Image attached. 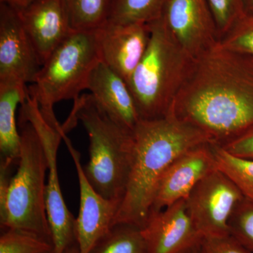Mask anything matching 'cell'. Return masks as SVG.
<instances>
[{"label": "cell", "instance_id": "8992f818", "mask_svg": "<svg viewBox=\"0 0 253 253\" xmlns=\"http://www.w3.org/2000/svg\"><path fill=\"white\" fill-rule=\"evenodd\" d=\"M19 124L21 154L17 170L11 178L6 207L0 214L1 229H22L52 241L45 201L47 159L31 123L19 121Z\"/></svg>", "mask_w": 253, "mask_h": 253}, {"label": "cell", "instance_id": "f546056e", "mask_svg": "<svg viewBox=\"0 0 253 253\" xmlns=\"http://www.w3.org/2000/svg\"><path fill=\"white\" fill-rule=\"evenodd\" d=\"M63 253H80L77 241H75L72 244L70 245Z\"/></svg>", "mask_w": 253, "mask_h": 253}, {"label": "cell", "instance_id": "30bf717a", "mask_svg": "<svg viewBox=\"0 0 253 253\" xmlns=\"http://www.w3.org/2000/svg\"><path fill=\"white\" fill-rule=\"evenodd\" d=\"M162 17L193 59L218 42L217 28L208 0H167Z\"/></svg>", "mask_w": 253, "mask_h": 253}, {"label": "cell", "instance_id": "7c38bea8", "mask_svg": "<svg viewBox=\"0 0 253 253\" xmlns=\"http://www.w3.org/2000/svg\"><path fill=\"white\" fill-rule=\"evenodd\" d=\"M141 231L147 253H188L204 239L190 217L185 199L150 212Z\"/></svg>", "mask_w": 253, "mask_h": 253}, {"label": "cell", "instance_id": "ba28073f", "mask_svg": "<svg viewBox=\"0 0 253 253\" xmlns=\"http://www.w3.org/2000/svg\"><path fill=\"white\" fill-rule=\"evenodd\" d=\"M244 199L234 182L216 169L195 186L185 201L195 226L207 238L229 234L231 214Z\"/></svg>", "mask_w": 253, "mask_h": 253}, {"label": "cell", "instance_id": "5bb4252c", "mask_svg": "<svg viewBox=\"0 0 253 253\" xmlns=\"http://www.w3.org/2000/svg\"><path fill=\"white\" fill-rule=\"evenodd\" d=\"M97 34L101 61L127 84L147 49L149 23L107 21L98 28Z\"/></svg>", "mask_w": 253, "mask_h": 253}, {"label": "cell", "instance_id": "44dd1931", "mask_svg": "<svg viewBox=\"0 0 253 253\" xmlns=\"http://www.w3.org/2000/svg\"><path fill=\"white\" fill-rule=\"evenodd\" d=\"M89 253H147L139 226L117 224Z\"/></svg>", "mask_w": 253, "mask_h": 253}, {"label": "cell", "instance_id": "d6a6232c", "mask_svg": "<svg viewBox=\"0 0 253 253\" xmlns=\"http://www.w3.org/2000/svg\"><path fill=\"white\" fill-rule=\"evenodd\" d=\"M54 253V252H52V253Z\"/></svg>", "mask_w": 253, "mask_h": 253}, {"label": "cell", "instance_id": "2e32d148", "mask_svg": "<svg viewBox=\"0 0 253 253\" xmlns=\"http://www.w3.org/2000/svg\"><path fill=\"white\" fill-rule=\"evenodd\" d=\"M86 89L112 121L134 130L141 119L127 84L121 76L101 61L91 72Z\"/></svg>", "mask_w": 253, "mask_h": 253}, {"label": "cell", "instance_id": "603a6c76", "mask_svg": "<svg viewBox=\"0 0 253 253\" xmlns=\"http://www.w3.org/2000/svg\"><path fill=\"white\" fill-rule=\"evenodd\" d=\"M218 44L231 51L253 56V16H240L227 31L219 38Z\"/></svg>", "mask_w": 253, "mask_h": 253}, {"label": "cell", "instance_id": "9a60e30c", "mask_svg": "<svg viewBox=\"0 0 253 253\" xmlns=\"http://www.w3.org/2000/svg\"><path fill=\"white\" fill-rule=\"evenodd\" d=\"M18 11L42 66L74 31L66 3L64 0H34Z\"/></svg>", "mask_w": 253, "mask_h": 253}, {"label": "cell", "instance_id": "9c48e42d", "mask_svg": "<svg viewBox=\"0 0 253 253\" xmlns=\"http://www.w3.org/2000/svg\"><path fill=\"white\" fill-rule=\"evenodd\" d=\"M77 171L80 208L76 219V236L80 253H89L95 245L116 224L121 201L106 199L91 186L82 166L81 154L75 149L66 133L63 134Z\"/></svg>", "mask_w": 253, "mask_h": 253}, {"label": "cell", "instance_id": "8fae6325", "mask_svg": "<svg viewBox=\"0 0 253 253\" xmlns=\"http://www.w3.org/2000/svg\"><path fill=\"white\" fill-rule=\"evenodd\" d=\"M42 63L23 28L17 8L0 4V81H36Z\"/></svg>", "mask_w": 253, "mask_h": 253}, {"label": "cell", "instance_id": "7a4b0ae2", "mask_svg": "<svg viewBox=\"0 0 253 253\" xmlns=\"http://www.w3.org/2000/svg\"><path fill=\"white\" fill-rule=\"evenodd\" d=\"M172 105L161 117L141 119L132 131V162L116 224L144 225L163 173L186 151L211 143L204 131L178 118Z\"/></svg>", "mask_w": 253, "mask_h": 253}, {"label": "cell", "instance_id": "4dcf8cb0", "mask_svg": "<svg viewBox=\"0 0 253 253\" xmlns=\"http://www.w3.org/2000/svg\"><path fill=\"white\" fill-rule=\"evenodd\" d=\"M199 247L196 248V249L193 250V251H190L189 253H199Z\"/></svg>", "mask_w": 253, "mask_h": 253}, {"label": "cell", "instance_id": "ffe728a7", "mask_svg": "<svg viewBox=\"0 0 253 253\" xmlns=\"http://www.w3.org/2000/svg\"><path fill=\"white\" fill-rule=\"evenodd\" d=\"M167 0H113L109 22L149 23L161 18Z\"/></svg>", "mask_w": 253, "mask_h": 253}, {"label": "cell", "instance_id": "6da1fadb", "mask_svg": "<svg viewBox=\"0 0 253 253\" xmlns=\"http://www.w3.org/2000/svg\"><path fill=\"white\" fill-rule=\"evenodd\" d=\"M172 106L213 144L244 134L253 127V56L217 42L194 59Z\"/></svg>", "mask_w": 253, "mask_h": 253}, {"label": "cell", "instance_id": "d4e9b609", "mask_svg": "<svg viewBox=\"0 0 253 253\" xmlns=\"http://www.w3.org/2000/svg\"><path fill=\"white\" fill-rule=\"evenodd\" d=\"M219 38L244 14L242 0H208ZM219 41V40H218Z\"/></svg>", "mask_w": 253, "mask_h": 253}, {"label": "cell", "instance_id": "4fadbf2b", "mask_svg": "<svg viewBox=\"0 0 253 253\" xmlns=\"http://www.w3.org/2000/svg\"><path fill=\"white\" fill-rule=\"evenodd\" d=\"M216 169L211 143L186 151L168 167L158 181L150 212L186 199L195 186Z\"/></svg>", "mask_w": 253, "mask_h": 253}, {"label": "cell", "instance_id": "1f68e13d", "mask_svg": "<svg viewBox=\"0 0 253 253\" xmlns=\"http://www.w3.org/2000/svg\"><path fill=\"white\" fill-rule=\"evenodd\" d=\"M33 1H34V0H24V6H26V5L30 4V3L32 2ZM24 6H23V7H24Z\"/></svg>", "mask_w": 253, "mask_h": 253}, {"label": "cell", "instance_id": "277c9868", "mask_svg": "<svg viewBox=\"0 0 253 253\" xmlns=\"http://www.w3.org/2000/svg\"><path fill=\"white\" fill-rule=\"evenodd\" d=\"M67 121H81L89 136V160L83 167L88 181L106 199L122 203L132 162V131L112 121L90 94L74 100Z\"/></svg>", "mask_w": 253, "mask_h": 253}, {"label": "cell", "instance_id": "83f0119b", "mask_svg": "<svg viewBox=\"0 0 253 253\" xmlns=\"http://www.w3.org/2000/svg\"><path fill=\"white\" fill-rule=\"evenodd\" d=\"M245 14L253 16V0H242Z\"/></svg>", "mask_w": 253, "mask_h": 253}, {"label": "cell", "instance_id": "e0dca14e", "mask_svg": "<svg viewBox=\"0 0 253 253\" xmlns=\"http://www.w3.org/2000/svg\"><path fill=\"white\" fill-rule=\"evenodd\" d=\"M29 95L26 84L15 81H0V151L1 161L18 166L21 154V134L16 112Z\"/></svg>", "mask_w": 253, "mask_h": 253}, {"label": "cell", "instance_id": "cb8c5ba5", "mask_svg": "<svg viewBox=\"0 0 253 253\" xmlns=\"http://www.w3.org/2000/svg\"><path fill=\"white\" fill-rule=\"evenodd\" d=\"M229 235L253 253V202L244 199L238 204L229 221Z\"/></svg>", "mask_w": 253, "mask_h": 253}, {"label": "cell", "instance_id": "3957f363", "mask_svg": "<svg viewBox=\"0 0 253 253\" xmlns=\"http://www.w3.org/2000/svg\"><path fill=\"white\" fill-rule=\"evenodd\" d=\"M149 24L151 36L147 49L127 83L143 120L167 113L194 61L176 41L162 16Z\"/></svg>", "mask_w": 253, "mask_h": 253}, {"label": "cell", "instance_id": "7402d4cb", "mask_svg": "<svg viewBox=\"0 0 253 253\" xmlns=\"http://www.w3.org/2000/svg\"><path fill=\"white\" fill-rule=\"evenodd\" d=\"M52 241L36 233L22 229H6L0 236V253H51Z\"/></svg>", "mask_w": 253, "mask_h": 253}, {"label": "cell", "instance_id": "4316f807", "mask_svg": "<svg viewBox=\"0 0 253 253\" xmlns=\"http://www.w3.org/2000/svg\"><path fill=\"white\" fill-rule=\"evenodd\" d=\"M219 146L238 157L253 159V127Z\"/></svg>", "mask_w": 253, "mask_h": 253}, {"label": "cell", "instance_id": "484cf974", "mask_svg": "<svg viewBox=\"0 0 253 253\" xmlns=\"http://www.w3.org/2000/svg\"><path fill=\"white\" fill-rule=\"evenodd\" d=\"M199 253H253L234 238L228 235L204 238Z\"/></svg>", "mask_w": 253, "mask_h": 253}, {"label": "cell", "instance_id": "52a82bcc", "mask_svg": "<svg viewBox=\"0 0 253 253\" xmlns=\"http://www.w3.org/2000/svg\"><path fill=\"white\" fill-rule=\"evenodd\" d=\"M19 121L31 123L45 152L48 164V182L46 184L45 201L51 238L55 253H63L76 241V218L70 212L63 199L57 169V151L66 132L62 126L57 129L51 126L42 114L36 100L28 95L21 105Z\"/></svg>", "mask_w": 253, "mask_h": 253}, {"label": "cell", "instance_id": "5b68a950", "mask_svg": "<svg viewBox=\"0 0 253 253\" xmlns=\"http://www.w3.org/2000/svg\"><path fill=\"white\" fill-rule=\"evenodd\" d=\"M101 61L97 29L73 31L50 55L35 83L28 86V92L51 126H61L54 114V105L63 100L77 99Z\"/></svg>", "mask_w": 253, "mask_h": 253}, {"label": "cell", "instance_id": "d6986e66", "mask_svg": "<svg viewBox=\"0 0 253 253\" xmlns=\"http://www.w3.org/2000/svg\"><path fill=\"white\" fill-rule=\"evenodd\" d=\"M74 31H91L109 19L113 0H64Z\"/></svg>", "mask_w": 253, "mask_h": 253}, {"label": "cell", "instance_id": "f1b7e54d", "mask_svg": "<svg viewBox=\"0 0 253 253\" xmlns=\"http://www.w3.org/2000/svg\"><path fill=\"white\" fill-rule=\"evenodd\" d=\"M0 1L1 2L6 3L18 9L23 7L25 5L24 0H0Z\"/></svg>", "mask_w": 253, "mask_h": 253}, {"label": "cell", "instance_id": "ac0fdd59", "mask_svg": "<svg viewBox=\"0 0 253 253\" xmlns=\"http://www.w3.org/2000/svg\"><path fill=\"white\" fill-rule=\"evenodd\" d=\"M211 146L217 169L234 182L245 199L253 202V159L238 157L218 144Z\"/></svg>", "mask_w": 253, "mask_h": 253}]
</instances>
